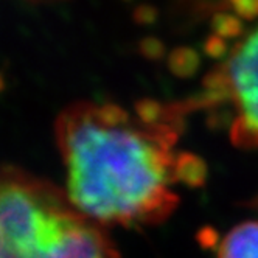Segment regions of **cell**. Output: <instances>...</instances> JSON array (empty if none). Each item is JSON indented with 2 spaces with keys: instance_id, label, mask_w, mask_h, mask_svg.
<instances>
[{
  "instance_id": "1",
  "label": "cell",
  "mask_w": 258,
  "mask_h": 258,
  "mask_svg": "<svg viewBox=\"0 0 258 258\" xmlns=\"http://www.w3.org/2000/svg\"><path fill=\"white\" fill-rule=\"evenodd\" d=\"M185 107L145 100L129 114L117 104L77 103L56 121L66 195L101 226L160 223L177 204L179 182L204 177L196 157L176 151Z\"/></svg>"
},
{
  "instance_id": "2",
  "label": "cell",
  "mask_w": 258,
  "mask_h": 258,
  "mask_svg": "<svg viewBox=\"0 0 258 258\" xmlns=\"http://www.w3.org/2000/svg\"><path fill=\"white\" fill-rule=\"evenodd\" d=\"M0 258H118L103 226L73 207L67 195L17 168L0 191Z\"/></svg>"
},
{
  "instance_id": "3",
  "label": "cell",
  "mask_w": 258,
  "mask_h": 258,
  "mask_svg": "<svg viewBox=\"0 0 258 258\" xmlns=\"http://www.w3.org/2000/svg\"><path fill=\"white\" fill-rule=\"evenodd\" d=\"M204 86L206 92L198 103L227 104L233 142L258 150V30L233 48L226 64L209 73Z\"/></svg>"
},
{
  "instance_id": "4",
  "label": "cell",
  "mask_w": 258,
  "mask_h": 258,
  "mask_svg": "<svg viewBox=\"0 0 258 258\" xmlns=\"http://www.w3.org/2000/svg\"><path fill=\"white\" fill-rule=\"evenodd\" d=\"M218 258H258V221L229 230L218 246Z\"/></svg>"
},
{
  "instance_id": "5",
  "label": "cell",
  "mask_w": 258,
  "mask_h": 258,
  "mask_svg": "<svg viewBox=\"0 0 258 258\" xmlns=\"http://www.w3.org/2000/svg\"><path fill=\"white\" fill-rule=\"evenodd\" d=\"M168 64L171 70L179 77H188L198 69L199 66V56L193 48L188 47H179L174 51H171Z\"/></svg>"
},
{
  "instance_id": "6",
  "label": "cell",
  "mask_w": 258,
  "mask_h": 258,
  "mask_svg": "<svg viewBox=\"0 0 258 258\" xmlns=\"http://www.w3.org/2000/svg\"><path fill=\"white\" fill-rule=\"evenodd\" d=\"M212 28L219 38H236L243 33V24L236 16L218 13L212 19Z\"/></svg>"
},
{
  "instance_id": "7",
  "label": "cell",
  "mask_w": 258,
  "mask_h": 258,
  "mask_svg": "<svg viewBox=\"0 0 258 258\" xmlns=\"http://www.w3.org/2000/svg\"><path fill=\"white\" fill-rule=\"evenodd\" d=\"M233 10L243 19H255L258 16V0H229Z\"/></svg>"
},
{
  "instance_id": "8",
  "label": "cell",
  "mask_w": 258,
  "mask_h": 258,
  "mask_svg": "<svg viewBox=\"0 0 258 258\" xmlns=\"http://www.w3.org/2000/svg\"><path fill=\"white\" fill-rule=\"evenodd\" d=\"M204 51L209 54V56L215 58V59H221L227 54V45L226 41L219 36H209L206 44H204Z\"/></svg>"
},
{
  "instance_id": "9",
  "label": "cell",
  "mask_w": 258,
  "mask_h": 258,
  "mask_svg": "<svg viewBox=\"0 0 258 258\" xmlns=\"http://www.w3.org/2000/svg\"><path fill=\"white\" fill-rule=\"evenodd\" d=\"M140 51L146 58L159 59L163 56V44L156 38H145L140 42Z\"/></svg>"
},
{
  "instance_id": "10",
  "label": "cell",
  "mask_w": 258,
  "mask_h": 258,
  "mask_svg": "<svg viewBox=\"0 0 258 258\" xmlns=\"http://www.w3.org/2000/svg\"><path fill=\"white\" fill-rule=\"evenodd\" d=\"M133 19L140 25H150L157 19V10L151 5H139L133 13Z\"/></svg>"
}]
</instances>
